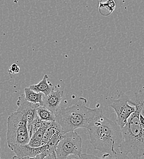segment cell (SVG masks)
Returning a JSON list of instances; mask_svg holds the SVG:
<instances>
[{
  "mask_svg": "<svg viewBox=\"0 0 144 159\" xmlns=\"http://www.w3.org/2000/svg\"><path fill=\"white\" fill-rule=\"evenodd\" d=\"M144 99V92L139 91L134 94V100L130 103L135 106V111L122 128L123 142L119 151L125 154H130L134 159H144V129L139 121V113Z\"/></svg>",
  "mask_w": 144,
  "mask_h": 159,
  "instance_id": "6da1fadb",
  "label": "cell"
},
{
  "mask_svg": "<svg viewBox=\"0 0 144 159\" xmlns=\"http://www.w3.org/2000/svg\"><path fill=\"white\" fill-rule=\"evenodd\" d=\"M87 130L90 143L95 149L104 154L119 151L123 139L122 129L116 122L102 114L94 119Z\"/></svg>",
  "mask_w": 144,
  "mask_h": 159,
  "instance_id": "7a4b0ae2",
  "label": "cell"
},
{
  "mask_svg": "<svg viewBox=\"0 0 144 159\" xmlns=\"http://www.w3.org/2000/svg\"><path fill=\"white\" fill-rule=\"evenodd\" d=\"M86 102L87 100L81 97L73 105L59 110L55 121L64 134L80 128L87 129L94 119L103 114L101 108H90L86 105Z\"/></svg>",
  "mask_w": 144,
  "mask_h": 159,
  "instance_id": "3957f363",
  "label": "cell"
},
{
  "mask_svg": "<svg viewBox=\"0 0 144 159\" xmlns=\"http://www.w3.org/2000/svg\"><path fill=\"white\" fill-rule=\"evenodd\" d=\"M7 143L9 149L28 144L30 137L28 122L21 113L17 111L12 113L7 118Z\"/></svg>",
  "mask_w": 144,
  "mask_h": 159,
  "instance_id": "277c9868",
  "label": "cell"
},
{
  "mask_svg": "<svg viewBox=\"0 0 144 159\" xmlns=\"http://www.w3.org/2000/svg\"><path fill=\"white\" fill-rule=\"evenodd\" d=\"M55 152L58 159H65L71 154L81 156L82 138L74 131L64 134L57 144Z\"/></svg>",
  "mask_w": 144,
  "mask_h": 159,
  "instance_id": "5b68a950",
  "label": "cell"
},
{
  "mask_svg": "<svg viewBox=\"0 0 144 159\" xmlns=\"http://www.w3.org/2000/svg\"><path fill=\"white\" fill-rule=\"evenodd\" d=\"M130 100L126 93L120 92L118 94V98L115 100L110 105L116 113V122L121 129L126 125L128 120L136 110L134 105H131L129 104Z\"/></svg>",
  "mask_w": 144,
  "mask_h": 159,
  "instance_id": "8992f818",
  "label": "cell"
},
{
  "mask_svg": "<svg viewBox=\"0 0 144 159\" xmlns=\"http://www.w3.org/2000/svg\"><path fill=\"white\" fill-rule=\"evenodd\" d=\"M17 105L18 106L17 111L21 113L24 117L27 120L28 124L31 123L37 114V109L39 105V103H34L25 99L24 94H21L17 101Z\"/></svg>",
  "mask_w": 144,
  "mask_h": 159,
  "instance_id": "52a82bcc",
  "label": "cell"
},
{
  "mask_svg": "<svg viewBox=\"0 0 144 159\" xmlns=\"http://www.w3.org/2000/svg\"><path fill=\"white\" fill-rule=\"evenodd\" d=\"M47 149H49L47 144L41 146L39 148H33L27 144L25 145L15 146L10 149L12 150L18 157H35Z\"/></svg>",
  "mask_w": 144,
  "mask_h": 159,
  "instance_id": "ba28073f",
  "label": "cell"
},
{
  "mask_svg": "<svg viewBox=\"0 0 144 159\" xmlns=\"http://www.w3.org/2000/svg\"><path fill=\"white\" fill-rule=\"evenodd\" d=\"M63 93L62 91H53L49 95L43 96V106L49 110L55 115L58 112L60 105L63 98Z\"/></svg>",
  "mask_w": 144,
  "mask_h": 159,
  "instance_id": "9c48e42d",
  "label": "cell"
},
{
  "mask_svg": "<svg viewBox=\"0 0 144 159\" xmlns=\"http://www.w3.org/2000/svg\"><path fill=\"white\" fill-rule=\"evenodd\" d=\"M48 75H45L40 82L36 84L31 85L29 88L37 93H42L44 96L49 95L54 90L52 84L47 81Z\"/></svg>",
  "mask_w": 144,
  "mask_h": 159,
  "instance_id": "30bf717a",
  "label": "cell"
},
{
  "mask_svg": "<svg viewBox=\"0 0 144 159\" xmlns=\"http://www.w3.org/2000/svg\"><path fill=\"white\" fill-rule=\"evenodd\" d=\"M62 131L63 130L62 127L56 121L50 122L45 129L44 137L42 141V146L46 144L55 134Z\"/></svg>",
  "mask_w": 144,
  "mask_h": 159,
  "instance_id": "8fae6325",
  "label": "cell"
},
{
  "mask_svg": "<svg viewBox=\"0 0 144 159\" xmlns=\"http://www.w3.org/2000/svg\"><path fill=\"white\" fill-rule=\"evenodd\" d=\"M50 122H47V123L39 129L36 132H35L31 137L28 145L33 148H39L42 146V141L44 137V135L47 127L48 126Z\"/></svg>",
  "mask_w": 144,
  "mask_h": 159,
  "instance_id": "7c38bea8",
  "label": "cell"
},
{
  "mask_svg": "<svg viewBox=\"0 0 144 159\" xmlns=\"http://www.w3.org/2000/svg\"><path fill=\"white\" fill-rule=\"evenodd\" d=\"M81 157L82 159H129L127 154H124L120 151H116L112 154L105 153L101 157L85 153L82 154Z\"/></svg>",
  "mask_w": 144,
  "mask_h": 159,
  "instance_id": "4fadbf2b",
  "label": "cell"
},
{
  "mask_svg": "<svg viewBox=\"0 0 144 159\" xmlns=\"http://www.w3.org/2000/svg\"><path fill=\"white\" fill-rule=\"evenodd\" d=\"M25 98L28 102L34 103H39L43 105V96L44 94L42 93H37L30 89L29 88H25L24 89Z\"/></svg>",
  "mask_w": 144,
  "mask_h": 159,
  "instance_id": "5bb4252c",
  "label": "cell"
},
{
  "mask_svg": "<svg viewBox=\"0 0 144 159\" xmlns=\"http://www.w3.org/2000/svg\"><path fill=\"white\" fill-rule=\"evenodd\" d=\"M37 114L40 119L44 121L53 122L56 120L55 115L43 105H39L37 109Z\"/></svg>",
  "mask_w": 144,
  "mask_h": 159,
  "instance_id": "9a60e30c",
  "label": "cell"
},
{
  "mask_svg": "<svg viewBox=\"0 0 144 159\" xmlns=\"http://www.w3.org/2000/svg\"><path fill=\"white\" fill-rule=\"evenodd\" d=\"M47 121L42 120L39 118V117L37 115L35 119L31 122L28 124V129L29 132L30 137L32 136V135L36 132L39 129H40L43 125H44Z\"/></svg>",
  "mask_w": 144,
  "mask_h": 159,
  "instance_id": "2e32d148",
  "label": "cell"
},
{
  "mask_svg": "<svg viewBox=\"0 0 144 159\" xmlns=\"http://www.w3.org/2000/svg\"><path fill=\"white\" fill-rule=\"evenodd\" d=\"M9 72L11 74H18L20 72V67L16 64H13L9 67Z\"/></svg>",
  "mask_w": 144,
  "mask_h": 159,
  "instance_id": "e0dca14e",
  "label": "cell"
},
{
  "mask_svg": "<svg viewBox=\"0 0 144 159\" xmlns=\"http://www.w3.org/2000/svg\"><path fill=\"white\" fill-rule=\"evenodd\" d=\"M44 159H58L56 154V152L55 151L52 152L51 153L48 154L45 157H44Z\"/></svg>",
  "mask_w": 144,
  "mask_h": 159,
  "instance_id": "ac0fdd59",
  "label": "cell"
},
{
  "mask_svg": "<svg viewBox=\"0 0 144 159\" xmlns=\"http://www.w3.org/2000/svg\"><path fill=\"white\" fill-rule=\"evenodd\" d=\"M65 159H82L81 156H79L75 154H71L67 156Z\"/></svg>",
  "mask_w": 144,
  "mask_h": 159,
  "instance_id": "d6986e66",
  "label": "cell"
},
{
  "mask_svg": "<svg viewBox=\"0 0 144 159\" xmlns=\"http://www.w3.org/2000/svg\"><path fill=\"white\" fill-rule=\"evenodd\" d=\"M12 159H30V157H18L16 156H13Z\"/></svg>",
  "mask_w": 144,
  "mask_h": 159,
  "instance_id": "ffe728a7",
  "label": "cell"
},
{
  "mask_svg": "<svg viewBox=\"0 0 144 159\" xmlns=\"http://www.w3.org/2000/svg\"><path fill=\"white\" fill-rule=\"evenodd\" d=\"M30 159H42L38 155V156H36V157H30Z\"/></svg>",
  "mask_w": 144,
  "mask_h": 159,
  "instance_id": "44dd1931",
  "label": "cell"
},
{
  "mask_svg": "<svg viewBox=\"0 0 144 159\" xmlns=\"http://www.w3.org/2000/svg\"><path fill=\"white\" fill-rule=\"evenodd\" d=\"M0 152H1V147H0Z\"/></svg>",
  "mask_w": 144,
  "mask_h": 159,
  "instance_id": "7402d4cb",
  "label": "cell"
},
{
  "mask_svg": "<svg viewBox=\"0 0 144 159\" xmlns=\"http://www.w3.org/2000/svg\"><path fill=\"white\" fill-rule=\"evenodd\" d=\"M0 159H1V158H0Z\"/></svg>",
  "mask_w": 144,
  "mask_h": 159,
  "instance_id": "603a6c76",
  "label": "cell"
}]
</instances>
